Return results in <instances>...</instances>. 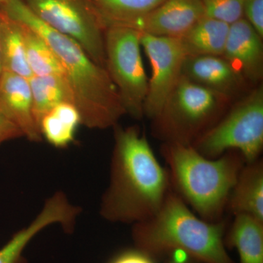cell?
Here are the masks:
<instances>
[{
  "label": "cell",
  "instance_id": "cell-1",
  "mask_svg": "<svg viewBox=\"0 0 263 263\" xmlns=\"http://www.w3.org/2000/svg\"><path fill=\"white\" fill-rule=\"evenodd\" d=\"M110 179L100 216L113 223L135 224L160 210L171 191L167 168L157 160L146 135L137 126H114Z\"/></svg>",
  "mask_w": 263,
  "mask_h": 263
},
{
  "label": "cell",
  "instance_id": "cell-2",
  "mask_svg": "<svg viewBox=\"0 0 263 263\" xmlns=\"http://www.w3.org/2000/svg\"><path fill=\"white\" fill-rule=\"evenodd\" d=\"M0 10L44 38L61 64L82 124L89 129L113 128L125 115L119 91L106 68L98 65L72 38L40 20L22 0H8Z\"/></svg>",
  "mask_w": 263,
  "mask_h": 263
},
{
  "label": "cell",
  "instance_id": "cell-3",
  "mask_svg": "<svg viewBox=\"0 0 263 263\" xmlns=\"http://www.w3.org/2000/svg\"><path fill=\"white\" fill-rule=\"evenodd\" d=\"M228 227L226 219L204 220L171 190L155 215L133 224L132 238L156 257L179 250L201 263H235L224 243Z\"/></svg>",
  "mask_w": 263,
  "mask_h": 263
},
{
  "label": "cell",
  "instance_id": "cell-4",
  "mask_svg": "<svg viewBox=\"0 0 263 263\" xmlns=\"http://www.w3.org/2000/svg\"><path fill=\"white\" fill-rule=\"evenodd\" d=\"M160 151L173 191L204 220L224 219L230 194L246 164L239 152L211 159L178 143H162Z\"/></svg>",
  "mask_w": 263,
  "mask_h": 263
},
{
  "label": "cell",
  "instance_id": "cell-5",
  "mask_svg": "<svg viewBox=\"0 0 263 263\" xmlns=\"http://www.w3.org/2000/svg\"><path fill=\"white\" fill-rule=\"evenodd\" d=\"M230 99L181 75L160 113L152 134L162 143L193 146L226 113Z\"/></svg>",
  "mask_w": 263,
  "mask_h": 263
},
{
  "label": "cell",
  "instance_id": "cell-6",
  "mask_svg": "<svg viewBox=\"0 0 263 263\" xmlns=\"http://www.w3.org/2000/svg\"><path fill=\"white\" fill-rule=\"evenodd\" d=\"M207 158L229 151L239 152L246 163L261 158L263 149V88L253 90L205 131L193 146Z\"/></svg>",
  "mask_w": 263,
  "mask_h": 263
},
{
  "label": "cell",
  "instance_id": "cell-7",
  "mask_svg": "<svg viewBox=\"0 0 263 263\" xmlns=\"http://www.w3.org/2000/svg\"><path fill=\"white\" fill-rule=\"evenodd\" d=\"M105 68L122 99L126 114L144 117L148 80L141 51V33L122 26L105 29Z\"/></svg>",
  "mask_w": 263,
  "mask_h": 263
},
{
  "label": "cell",
  "instance_id": "cell-8",
  "mask_svg": "<svg viewBox=\"0 0 263 263\" xmlns=\"http://www.w3.org/2000/svg\"><path fill=\"white\" fill-rule=\"evenodd\" d=\"M40 20L81 45L105 68V29L86 0H22Z\"/></svg>",
  "mask_w": 263,
  "mask_h": 263
},
{
  "label": "cell",
  "instance_id": "cell-9",
  "mask_svg": "<svg viewBox=\"0 0 263 263\" xmlns=\"http://www.w3.org/2000/svg\"><path fill=\"white\" fill-rule=\"evenodd\" d=\"M140 33L141 46L152 67L144 116L152 120L160 113L182 75L183 64L188 54L179 37H159Z\"/></svg>",
  "mask_w": 263,
  "mask_h": 263
},
{
  "label": "cell",
  "instance_id": "cell-10",
  "mask_svg": "<svg viewBox=\"0 0 263 263\" xmlns=\"http://www.w3.org/2000/svg\"><path fill=\"white\" fill-rule=\"evenodd\" d=\"M204 15L202 0H165L127 27L151 35L181 37Z\"/></svg>",
  "mask_w": 263,
  "mask_h": 263
},
{
  "label": "cell",
  "instance_id": "cell-11",
  "mask_svg": "<svg viewBox=\"0 0 263 263\" xmlns=\"http://www.w3.org/2000/svg\"><path fill=\"white\" fill-rule=\"evenodd\" d=\"M222 57L247 82L262 80V37L245 18L230 24Z\"/></svg>",
  "mask_w": 263,
  "mask_h": 263
},
{
  "label": "cell",
  "instance_id": "cell-12",
  "mask_svg": "<svg viewBox=\"0 0 263 263\" xmlns=\"http://www.w3.org/2000/svg\"><path fill=\"white\" fill-rule=\"evenodd\" d=\"M0 112L15 124L29 141L38 143L43 141L33 115L32 93L28 79L2 71Z\"/></svg>",
  "mask_w": 263,
  "mask_h": 263
},
{
  "label": "cell",
  "instance_id": "cell-13",
  "mask_svg": "<svg viewBox=\"0 0 263 263\" xmlns=\"http://www.w3.org/2000/svg\"><path fill=\"white\" fill-rule=\"evenodd\" d=\"M182 75L230 100L242 92L247 83L222 56H189Z\"/></svg>",
  "mask_w": 263,
  "mask_h": 263
},
{
  "label": "cell",
  "instance_id": "cell-14",
  "mask_svg": "<svg viewBox=\"0 0 263 263\" xmlns=\"http://www.w3.org/2000/svg\"><path fill=\"white\" fill-rule=\"evenodd\" d=\"M232 215L246 214L263 221V160L246 163L240 171L227 204Z\"/></svg>",
  "mask_w": 263,
  "mask_h": 263
},
{
  "label": "cell",
  "instance_id": "cell-15",
  "mask_svg": "<svg viewBox=\"0 0 263 263\" xmlns=\"http://www.w3.org/2000/svg\"><path fill=\"white\" fill-rule=\"evenodd\" d=\"M224 243L236 249L240 263H263V221L246 214L233 216Z\"/></svg>",
  "mask_w": 263,
  "mask_h": 263
},
{
  "label": "cell",
  "instance_id": "cell-16",
  "mask_svg": "<svg viewBox=\"0 0 263 263\" xmlns=\"http://www.w3.org/2000/svg\"><path fill=\"white\" fill-rule=\"evenodd\" d=\"M229 28V24L204 15L179 38L188 57L222 56Z\"/></svg>",
  "mask_w": 263,
  "mask_h": 263
},
{
  "label": "cell",
  "instance_id": "cell-17",
  "mask_svg": "<svg viewBox=\"0 0 263 263\" xmlns=\"http://www.w3.org/2000/svg\"><path fill=\"white\" fill-rule=\"evenodd\" d=\"M0 64L2 71L29 79L33 74L26 54L20 24L0 10Z\"/></svg>",
  "mask_w": 263,
  "mask_h": 263
},
{
  "label": "cell",
  "instance_id": "cell-18",
  "mask_svg": "<svg viewBox=\"0 0 263 263\" xmlns=\"http://www.w3.org/2000/svg\"><path fill=\"white\" fill-rule=\"evenodd\" d=\"M104 29L127 27L160 6L165 0H86Z\"/></svg>",
  "mask_w": 263,
  "mask_h": 263
},
{
  "label": "cell",
  "instance_id": "cell-19",
  "mask_svg": "<svg viewBox=\"0 0 263 263\" xmlns=\"http://www.w3.org/2000/svg\"><path fill=\"white\" fill-rule=\"evenodd\" d=\"M82 124L74 104L62 103L43 118L39 128L43 140L56 148H66L75 141L78 128Z\"/></svg>",
  "mask_w": 263,
  "mask_h": 263
},
{
  "label": "cell",
  "instance_id": "cell-20",
  "mask_svg": "<svg viewBox=\"0 0 263 263\" xmlns=\"http://www.w3.org/2000/svg\"><path fill=\"white\" fill-rule=\"evenodd\" d=\"M29 82L33 115L38 127L43 118L57 105L62 103L74 104L72 92L65 78L32 76Z\"/></svg>",
  "mask_w": 263,
  "mask_h": 263
},
{
  "label": "cell",
  "instance_id": "cell-21",
  "mask_svg": "<svg viewBox=\"0 0 263 263\" xmlns=\"http://www.w3.org/2000/svg\"><path fill=\"white\" fill-rule=\"evenodd\" d=\"M18 23L22 29L27 61L33 76L65 79L61 64L44 38L30 27Z\"/></svg>",
  "mask_w": 263,
  "mask_h": 263
},
{
  "label": "cell",
  "instance_id": "cell-22",
  "mask_svg": "<svg viewBox=\"0 0 263 263\" xmlns=\"http://www.w3.org/2000/svg\"><path fill=\"white\" fill-rule=\"evenodd\" d=\"M47 226V221L43 216H36L28 226L18 230L0 249V263H27L24 250L33 238Z\"/></svg>",
  "mask_w": 263,
  "mask_h": 263
},
{
  "label": "cell",
  "instance_id": "cell-23",
  "mask_svg": "<svg viewBox=\"0 0 263 263\" xmlns=\"http://www.w3.org/2000/svg\"><path fill=\"white\" fill-rule=\"evenodd\" d=\"M245 0H202L205 15L230 24L243 16Z\"/></svg>",
  "mask_w": 263,
  "mask_h": 263
},
{
  "label": "cell",
  "instance_id": "cell-24",
  "mask_svg": "<svg viewBox=\"0 0 263 263\" xmlns=\"http://www.w3.org/2000/svg\"><path fill=\"white\" fill-rule=\"evenodd\" d=\"M156 259L155 256L134 246L118 252L108 263H157Z\"/></svg>",
  "mask_w": 263,
  "mask_h": 263
},
{
  "label": "cell",
  "instance_id": "cell-25",
  "mask_svg": "<svg viewBox=\"0 0 263 263\" xmlns=\"http://www.w3.org/2000/svg\"><path fill=\"white\" fill-rule=\"evenodd\" d=\"M243 16L263 37V0H245Z\"/></svg>",
  "mask_w": 263,
  "mask_h": 263
},
{
  "label": "cell",
  "instance_id": "cell-26",
  "mask_svg": "<svg viewBox=\"0 0 263 263\" xmlns=\"http://www.w3.org/2000/svg\"><path fill=\"white\" fill-rule=\"evenodd\" d=\"M22 137L24 135L20 129L0 112V145Z\"/></svg>",
  "mask_w": 263,
  "mask_h": 263
},
{
  "label": "cell",
  "instance_id": "cell-27",
  "mask_svg": "<svg viewBox=\"0 0 263 263\" xmlns=\"http://www.w3.org/2000/svg\"><path fill=\"white\" fill-rule=\"evenodd\" d=\"M166 256H167L166 263H201L182 251H174Z\"/></svg>",
  "mask_w": 263,
  "mask_h": 263
},
{
  "label": "cell",
  "instance_id": "cell-28",
  "mask_svg": "<svg viewBox=\"0 0 263 263\" xmlns=\"http://www.w3.org/2000/svg\"><path fill=\"white\" fill-rule=\"evenodd\" d=\"M7 0H0V6H1L2 5L4 4L5 3H6Z\"/></svg>",
  "mask_w": 263,
  "mask_h": 263
},
{
  "label": "cell",
  "instance_id": "cell-29",
  "mask_svg": "<svg viewBox=\"0 0 263 263\" xmlns=\"http://www.w3.org/2000/svg\"><path fill=\"white\" fill-rule=\"evenodd\" d=\"M2 72V67H1V64H0V74H1Z\"/></svg>",
  "mask_w": 263,
  "mask_h": 263
}]
</instances>
